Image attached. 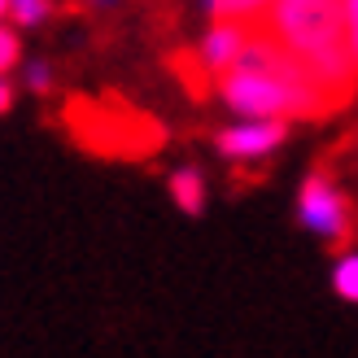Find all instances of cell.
Listing matches in <instances>:
<instances>
[{"label":"cell","mask_w":358,"mask_h":358,"mask_svg":"<svg viewBox=\"0 0 358 358\" xmlns=\"http://www.w3.org/2000/svg\"><path fill=\"white\" fill-rule=\"evenodd\" d=\"M214 87L241 118H319L336 110L332 92L266 27L249 31L245 52L214 79Z\"/></svg>","instance_id":"1"},{"label":"cell","mask_w":358,"mask_h":358,"mask_svg":"<svg viewBox=\"0 0 358 358\" xmlns=\"http://www.w3.org/2000/svg\"><path fill=\"white\" fill-rule=\"evenodd\" d=\"M262 27L306 62V70L328 87L336 105L354 92L358 57L350 48L345 0H271Z\"/></svg>","instance_id":"2"},{"label":"cell","mask_w":358,"mask_h":358,"mask_svg":"<svg viewBox=\"0 0 358 358\" xmlns=\"http://www.w3.org/2000/svg\"><path fill=\"white\" fill-rule=\"evenodd\" d=\"M70 131L96 153H145L153 149L162 131L145 114H131L122 105H70Z\"/></svg>","instance_id":"3"},{"label":"cell","mask_w":358,"mask_h":358,"mask_svg":"<svg viewBox=\"0 0 358 358\" xmlns=\"http://www.w3.org/2000/svg\"><path fill=\"white\" fill-rule=\"evenodd\" d=\"M297 219L306 231H315V236L328 241V245H345V236H350V206H345V196L332 188L328 175H310L306 184H301Z\"/></svg>","instance_id":"4"},{"label":"cell","mask_w":358,"mask_h":358,"mask_svg":"<svg viewBox=\"0 0 358 358\" xmlns=\"http://www.w3.org/2000/svg\"><path fill=\"white\" fill-rule=\"evenodd\" d=\"M284 145V118H245L236 127L219 131V149L231 162H258Z\"/></svg>","instance_id":"5"},{"label":"cell","mask_w":358,"mask_h":358,"mask_svg":"<svg viewBox=\"0 0 358 358\" xmlns=\"http://www.w3.org/2000/svg\"><path fill=\"white\" fill-rule=\"evenodd\" d=\"M245 44H249V27L236 22V17H219V22H214V31L206 35V44H201V52H196V57H201L206 70L219 79L223 70L236 66V57L245 52Z\"/></svg>","instance_id":"6"},{"label":"cell","mask_w":358,"mask_h":358,"mask_svg":"<svg viewBox=\"0 0 358 358\" xmlns=\"http://www.w3.org/2000/svg\"><path fill=\"white\" fill-rule=\"evenodd\" d=\"M171 201L184 210V214H201V210H206V179L196 175L192 166L175 171V175H171Z\"/></svg>","instance_id":"7"},{"label":"cell","mask_w":358,"mask_h":358,"mask_svg":"<svg viewBox=\"0 0 358 358\" xmlns=\"http://www.w3.org/2000/svg\"><path fill=\"white\" fill-rule=\"evenodd\" d=\"M332 289H336V297H341V301H354V306H358V254H345L341 262H336Z\"/></svg>","instance_id":"8"},{"label":"cell","mask_w":358,"mask_h":358,"mask_svg":"<svg viewBox=\"0 0 358 358\" xmlns=\"http://www.w3.org/2000/svg\"><path fill=\"white\" fill-rule=\"evenodd\" d=\"M271 9V0H210V13L214 17H236V22H245V17H258Z\"/></svg>","instance_id":"9"},{"label":"cell","mask_w":358,"mask_h":358,"mask_svg":"<svg viewBox=\"0 0 358 358\" xmlns=\"http://www.w3.org/2000/svg\"><path fill=\"white\" fill-rule=\"evenodd\" d=\"M48 13V0H9V17L17 27H35Z\"/></svg>","instance_id":"10"},{"label":"cell","mask_w":358,"mask_h":358,"mask_svg":"<svg viewBox=\"0 0 358 358\" xmlns=\"http://www.w3.org/2000/svg\"><path fill=\"white\" fill-rule=\"evenodd\" d=\"M13 66H17V35L0 27V75H9Z\"/></svg>","instance_id":"11"},{"label":"cell","mask_w":358,"mask_h":358,"mask_svg":"<svg viewBox=\"0 0 358 358\" xmlns=\"http://www.w3.org/2000/svg\"><path fill=\"white\" fill-rule=\"evenodd\" d=\"M345 13H350V48L358 57V0H345Z\"/></svg>","instance_id":"12"},{"label":"cell","mask_w":358,"mask_h":358,"mask_svg":"<svg viewBox=\"0 0 358 358\" xmlns=\"http://www.w3.org/2000/svg\"><path fill=\"white\" fill-rule=\"evenodd\" d=\"M27 83L35 87V92H44V87H48V66H31L27 70Z\"/></svg>","instance_id":"13"},{"label":"cell","mask_w":358,"mask_h":358,"mask_svg":"<svg viewBox=\"0 0 358 358\" xmlns=\"http://www.w3.org/2000/svg\"><path fill=\"white\" fill-rule=\"evenodd\" d=\"M9 105H13V87H9L5 75H0V114H9Z\"/></svg>","instance_id":"14"},{"label":"cell","mask_w":358,"mask_h":358,"mask_svg":"<svg viewBox=\"0 0 358 358\" xmlns=\"http://www.w3.org/2000/svg\"><path fill=\"white\" fill-rule=\"evenodd\" d=\"M0 13H9V0H0Z\"/></svg>","instance_id":"15"}]
</instances>
